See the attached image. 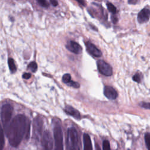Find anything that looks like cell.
Instances as JSON below:
<instances>
[{"label":"cell","instance_id":"6da1fadb","mask_svg":"<svg viewBox=\"0 0 150 150\" xmlns=\"http://www.w3.org/2000/svg\"><path fill=\"white\" fill-rule=\"evenodd\" d=\"M30 128V122L26 116L23 114L16 115L5 129L9 144L17 147L24 137L29 138Z\"/></svg>","mask_w":150,"mask_h":150},{"label":"cell","instance_id":"cb8c5ba5","mask_svg":"<svg viewBox=\"0 0 150 150\" xmlns=\"http://www.w3.org/2000/svg\"><path fill=\"white\" fill-rule=\"evenodd\" d=\"M31 77V74L29 73H25L23 75H22V77L24 79H30Z\"/></svg>","mask_w":150,"mask_h":150},{"label":"cell","instance_id":"277c9868","mask_svg":"<svg viewBox=\"0 0 150 150\" xmlns=\"http://www.w3.org/2000/svg\"><path fill=\"white\" fill-rule=\"evenodd\" d=\"M54 150H63V137L62 128L59 124H56L53 128Z\"/></svg>","mask_w":150,"mask_h":150},{"label":"cell","instance_id":"9c48e42d","mask_svg":"<svg viewBox=\"0 0 150 150\" xmlns=\"http://www.w3.org/2000/svg\"><path fill=\"white\" fill-rule=\"evenodd\" d=\"M150 18V10L147 8L142 9L138 14L137 20L139 23H143L149 21Z\"/></svg>","mask_w":150,"mask_h":150},{"label":"cell","instance_id":"83f0119b","mask_svg":"<svg viewBox=\"0 0 150 150\" xmlns=\"http://www.w3.org/2000/svg\"><path fill=\"white\" fill-rule=\"evenodd\" d=\"M128 2L129 4H135L137 2V0H128Z\"/></svg>","mask_w":150,"mask_h":150},{"label":"cell","instance_id":"5b68a950","mask_svg":"<svg viewBox=\"0 0 150 150\" xmlns=\"http://www.w3.org/2000/svg\"><path fill=\"white\" fill-rule=\"evenodd\" d=\"M97 66L98 70L102 74L106 76H110L112 74V69L111 66L105 61L98 60L97 62Z\"/></svg>","mask_w":150,"mask_h":150},{"label":"cell","instance_id":"4316f807","mask_svg":"<svg viewBox=\"0 0 150 150\" xmlns=\"http://www.w3.org/2000/svg\"><path fill=\"white\" fill-rule=\"evenodd\" d=\"M111 19H112V21L114 23H115L117 22L118 21V18L115 16H112V17H111Z\"/></svg>","mask_w":150,"mask_h":150},{"label":"cell","instance_id":"9a60e30c","mask_svg":"<svg viewBox=\"0 0 150 150\" xmlns=\"http://www.w3.org/2000/svg\"><path fill=\"white\" fill-rule=\"evenodd\" d=\"M106 5H107V6L108 10L110 12L112 13L113 14H115V13H117V9H116L115 6L113 4H112L111 3L108 2L106 4Z\"/></svg>","mask_w":150,"mask_h":150},{"label":"cell","instance_id":"52a82bcc","mask_svg":"<svg viewBox=\"0 0 150 150\" xmlns=\"http://www.w3.org/2000/svg\"><path fill=\"white\" fill-rule=\"evenodd\" d=\"M85 44L87 51L91 55L96 57H100L102 56L101 52L93 43L88 41L86 42Z\"/></svg>","mask_w":150,"mask_h":150},{"label":"cell","instance_id":"d4e9b609","mask_svg":"<svg viewBox=\"0 0 150 150\" xmlns=\"http://www.w3.org/2000/svg\"><path fill=\"white\" fill-rule=\"evenodd\" d=\"M75 1H77L82 6H85L86 5V3L84 0H75Z\"/></svg>","mask_w":150,"mask_h":150},{"label":"cell","instance_id":"603a6c76","mask_svg":"<svg viewBox=\"0 0 150 150\" xmlns=\"http://www.w3.org/2000/svg\"><path fill=\"white\" fill-rule=\"evenodd\" d=\"M132 80L137 83H139L141 81V77L139 76V74L138 73H136L133 77Z\"/></svg>","mask_w":150,"mask_h":150},{"label":"cell","instance_id":"8fae6325","mask_svg":"<svg viewBox=\"0 0 150 150\" xmlns=\"http://www.w3.org/2000/svg\"><path fill=\"white\" fill-rule=\"evenodd\" d=\"M64 111L66 114L72 116L74 118L79 119L80 118V112L76 109L74 108L70 105H66L64 108Z\"/></svg>","mask_w":150,"mask_h":150},{"label":"cell","instance_id":"7402d4cb","mask_svg":"<svg viewBox=\"0 0 150 150\" xmlns=\"http://www.w3.org/2000/svg\"><path fill=\"white\" fill-rule=\"evenodd\" d=\"M140 106L142 108H144L145 109H149L150 110V103H145V102H142L139 104Z\"/></svg>","mask_w":150,"mask_h":150},{"label":"cell","instance_id":"5bb4252c","mask_svg":"<svg viewBox=\"0 0 150 150\" xmlns=\"http://www.w3.org/2000/svg\"><path fill=\"white\" fill-rule=\"evenodd\" d=\"M28 69L30 70L32 72L35 73L38 69V65L35 62H32L28 64Z\"/></svg>","mask_w":150,"mask_h":150},{"label":"cell","instance_id":"d6986e66","mask_svg":"<svg viewBox=\"0 0 150 150\" xmlns=\"http://www.w3.org/2000/svg\"><path fill=\"white\" fill-rule=\"evenodd\" d=\"M103 150H110V144L108 140H104L103 142Z\"/></svg>","mask_w":150,"mask_h":150},{"label":"cell","instance_id":"7a4b0ae2","mask_svg":"<svg viewBox=\"0 0 150 150\" xmlns=\"http://www.w3.org/2000/svg\"><path fill=\"white\" fill-rule=\"evenodd\" d=\"M13 110V107L9 104H4L1 108V120L5 129L9 124Z\"/></svg>","mask_w":150,"mask_h":150},{"label":"cell","instance_id":"ffe728a7","mask_svg":"<svg viewBox=\"0 0 150 150\" xmlns=\"http://www.w3.org/2000/svg\"><path fill=\"white\" fill-rule=\"evenodd\" d=\"M4 143H5V141H4V131H3L2 128H1V144H0V145H1V150L3 149Z\"/></svg>","mask_w":150,"mask_h":150},{"label":"cell","instance_id":"30bf717a","mask_svg":"<svg viewBox=\"0 0 150 150\" xmlns=\"http://www.w3.org/2000/svg\"><path fill=\"white\" fill-rule=\"evenodd\" d=\"M104 94L109 100H115L118 96L116 90L112 87L110 86L104 87Z\"/></svg>","mask_w":150,"mask_h":150},{"label":"cell","instance_id":"f1b7e54d","mask_svg":"<svg viewBox=\"0 0 150 150\" xmlns=\"http://www.w3.org/2000/svg\"><path fill=\"white\" fill-rule=\"evenodd\" d=\"M78 150H80V149H79V148H78Z\"/></svg>","mask_w":150,"mask_h":150},{"label":"cell","instance_id":"7c38bea8","mask_svg":"<svg viewBox=\"0 0 150 150\" xmlns=\"http://www.w3.org/2000/svg\"><path fill=\"white\" fill-rule=\"evenodd\" d=\"M83 144L84 150H93L92 143L90 137L87 134H84L83 135Z\"/></svg>","mask_w":150,"mask_h":150},{"label":"cell","instance_id":"8992f818","mask_svg":"<svg viewBox=\"0 0 150 150\" xmlns=\"http://www.w3.org/2000/svg\"><path fill=\"white\" fill-rule=\"evenodd\" d=\"M42 145L44 150H52L53 147V141L50 132L49 131H45L43 132L42 138Z\"/></svg>","mask_w":150,"mask_h":150},{"label":"cell","instance_id":"484cf974","mask_svg":"<svg viewBox=\"0 0 150 150\" xmlns=\"http://www.w3.org/2000/svg\"><path fill=\"white\" fill-rule=\"evenodd\" d=\"M50 2L52 4V5L54 6H56L58 5V2L57 0H50Z\"/></svg>","mask_w":150,"mask_h":150},{"label":"cell","instance_id":"3957f363","mask_svg":"<svg viewBox=\"0 0 150 150\" xmlns=\"http://www.w3.org/2000/svg\"><path fill=\"white\" fill-rule=\"evenodd\" d=\"M66 140V150H76L78 138L75 128L70 127L68 129Z\"/></svg>","mask_w":150,"mask_h":150},{"label":"cell","instance_id":"44dd1931","mask_svg":"<svg viewBox=\"0 0 150 150\" xmlns=\"http://www.w3.org/2000/svg\"><path fill=\"white\" fill-rule=\"evenodd\" d=\"M68 86H71V87H73L74 88H79L80 87V84L77 83V82H76V81H72L71 80L69 83L67 84Z\"/></svg>","mask_w":150,"mask_h":150},{"label":"cell","instance_id":"ac0fdd59","mask_svg":"<svg viewBox=\"0 0 150 150\" xmlns=\"http://www.w3.org/2000/svg\"><path fill=\"white\" fill-rule=\"evenodd\" d=\"M38 3L42 7L48 8L49 6V4L47 0H36Z\"/></svg>","mask_w":150,"mask_h":150},{"label":"cell","instance_id":"e0dca14e","mask_svg":"<svg viewBox=\"0 0 150 150\" xmlns=\"http://www.w3.org/2000/svg\"><path fill=\"white\" fill-rule=\"evenodd\" d=\"M62 81L66 84L69 83L71 81V75L69 73L64 74L62 77Z\"/></svg>","mask_w":150,"mask_h":150},{"label":"cell","instance_id":"2e32d148","mask_svg":"<svg viewBox=\"0 0 150 150\" xmlns=\"http://www.w3.org/2000/svg\"><path fill=\"white\" fill-rule=\"evenodd\" d=\"M145 142L148 150H150V133H146L145 135Z\"/></svg>","mask_w":150,"mask_h":150},{"label":"cell","instance_id":"ba28073f","mask_svg":"<svg viewBox=\"0 0 150 150\" xmlns=\"http://www.w3.org/2000/svg\"><path fill=\"white\" fill-rule=\"evenodd\" d=\"M66 47L69 51L77 54H80L82 51L81 46L78 43L72 40L68 41Z\"/></svg>","mask_w":150,"mask_h":150},{"label":"cell","instance_id":"4fadbf2b","mask_svg":"<svg viewBox=\"0 0 150 150\" xmlns=\"http://www.w3.org/2000/svg\"><path fill=\"white\" fill-rule=\"evenodd\" d=\"M8 66L9 68L10 71L13 73L16 71V67L14 61L12 58H9L8 60Z\"/></svg>","mask_w":150,"mask_h":150}]
</instances>
